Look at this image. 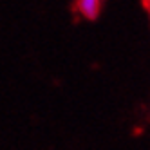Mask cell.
Returning a JSON list of instances; mask_svg holds the SVG:
<instances>
[{
  "label": "cell",
  "instance_id": "obj_1",
  "mask_svg": "<svg viewBox=\"0 0 150 150\" xmlns=\"http://www.w3.org/2000/svg\"><path fill=\"white\" fill-rule=\"evenodd\" d=\"M74 11H76L80 18L92 22V20H96L101 15L103 4L100 0H78V2H74Z\"/></svg>",
  "mask_w": 150,
  "mask_h": 150
}]
</instances>
